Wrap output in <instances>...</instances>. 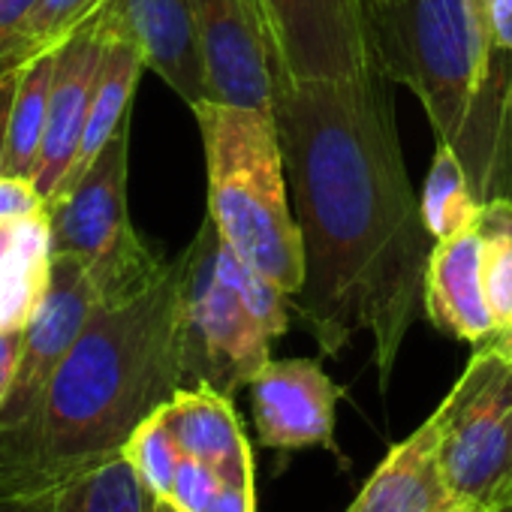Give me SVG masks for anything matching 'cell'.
I'll use <instances>...</instances> for the list:
<instances>
[{
    "instance_id": "f546056e",
    "label": "cell",
    "mask_w": 512,
    "mask_h": 512,
    "mask_svg": "<svg viewBox=\"0 0 512 512\" xmlns=\"http://www.w3.org/2000/svg\"><path fill=\"white\" fill-rule=\"evenodd\" d=\"M22 338H25V326L22 329H4L0 332V410H4L16 371H19V359H22Z\"/></svg>"
},
{
    "instance_id": "2e32d148",
    "label": "cell",
    "mask_w": 512,
    "mask_h": 512,
    "mask_svg": "<svg viewBox=\"0 0 512 512\" xmlns=\"http://www.w3.org/2000/svg\"><path fill=\"white\" fill-rule=\"evenodd\" d=\"M181 455L217 470L220 482H253V455L232 398L211 386H184L160 407Z\"/></svg>"
},
{
    "instance_id": "7c38bea8",
    "label": "cell",
    "mask_w": 512,
    "mask_h": 512,
    "mask_svg": "<svg viewBox=\"0 0 512 512\" xmlns=\"http://www.w3.org/2000/svg\"><path fill=\"white\" fill-rule=\"evenodd\" d=\"M247 389L263 446H323L335 452V404L341 389L317 359H269Z\"/></svg>"
},
{
    "instance_id": "836d02e7",
    "label": "cell",
    "mask_w": 512,
    "mask_h": 512,
    "mask_svg": "<svg viewBox=\"0 0 512 512\" xmlns=\"http://www.w3.org/2000/svg\"><path fill=\"white\" fill-rule=\"evenodd\" d=\"M440 512H491V509H485V506H479V503H470V500H452L449 506H443Z\"/></svg>"
},
{
    "instance_id": "484cf974",
    "label": "cell",
    "mask_w": 512,
    "mask_h": 512,
    "mask_svg": "<svg viewBox=\"0 0 512 512\" xmlns=\"http://www.w3.org/2000/svg\"><path fill=\"white\" fill-rule=\"evenodd\" d=\"M217 488H220V476L214 467H208L199 458L181 455L169 500L175 506H181L184 512H202L211 503V497L217 494Z\"/></svg>"
},
{
    "instance_id": "3957f363",
    "label": "cell",
    "mask_w": 512,
    "mask_h": 512,
    "mask_svg": "<svg viewBox=\"0 0 512 512\" xmlns=\"http://www.w3.org/2000/svg\"><path fill=\"white\" fill-rule=\"evenodd\" d=\"M190 109L205 148L208 217L250 269L293 299L305 250L272 106L202 100Z\"/></svg>"
},
{
    "instance_id": "4fadbf2b",
    "label": "cell",
    "mask_w": 512,
    "mask_h": 512,
    "mask_svg": "<svg viewBox=\"0 0 512 512\" xmlns=\"http://www.w3.org/2000/svg\"><path fill=\"white\" fill-rule=\"evenodd\" d=\"M103 46H106V34H103V22L97 10L85 25H79L55 49L49 124H46L43 154L34 172V187L40 190L46 202L55 196V190L67 178L82 148L91 94H94L100 61H103Z\"/></svg>"
},
{
    "instance_id": "e0dca14e",
    "label": "cell",
    "mask_w": 512,
    "mask_h": 512,
    "mask_svg": "<svg viewBox=\"0 0 512 512\" xmlns=\"http://www.w3.org/2000/svg\"><path fill=\"white\" fill-rule=\"evenodd\" d=\"M455 497L440 467L437 422L428 416L395 443L344 512H440Z\"/></svg>"
},
{
    "instance_id": "1f68e13d",
    "label": "cell",
    "mask_w": 512,
    "mask_h": 512,
    "mask_svg": "<svg viewBox=\"0 0 512 512\" xmlns=\"http://www.w3.org/2000/svg\"><path fill=\"white\" fill-rule=\"evenodd\" d=\"M0 512H49L46 500H0Z\"/></svg>"
},
{
    "instance_id": "44dd1931",
    "label": "cell",
    "mask_w": 512,
    "mask_h": 512,
    "mask_svg": "<svg viewBox=\"0 0 512 512\" xmlns=\"http://www.w3.org/2000/svg\"><path fill=\"white\" fill-rule=\"evenodd\" d=\"M151 491L124 452L88 467L64 482L49 500V512H151Z\"/></svg>"
},
{
    "instance_id": "83f0119b",
    "label": "cell",
    "mask_w": 512,
    "mask_h": 512,
    "mask_svg": "<svg viewBox=\"0 0 512 512\" xmlns=\"http://www.w3.org/2000/svg\"><path fill=\"white\" fill-rule=\"evenodd\" d=\"M37 4L40 0H0V61L10 55H28L19 52V37Z\"/></svg>"
},
{
    "instance_id": "d4e9b609",
    "label": "cell",
    "mask_w": 512,
    "mask_h": 512,
    "mask_svg": "<svg viewBox=\"0 0 512 512\" xmlns=\"http://www.w3.org/2000/svg\"><path fill=\"white\" fill-rule=\"evenodd\" d=\"M103 4L106 0H40L22 28L19 52L37 55L49 46H58L79 25H85Z\"/></svg>"
},
{
    "instance_id": "4dcf8cb0",
    "label": "cell",
    "mask_w": 512,
    "mask_h": 512,
    "mask_svg": "<svg viewBox=\"0 0 512 512\" xmlns=\"http://www.w3.org/2000/svg\"><path fill=\"white\" fill-rule=\"evenodd\" d=\"M202 512H256L253 482H220L217 494Z\"/></svg>"
},
{
    "instance_id": "8992f818",
    "label": "cell",
    "mask_w": 512,
    "mask_h": 512,
    "mask_svg": "<svg viewBox=\"0 0 512 512\" xmlns=\"http://www.w3.org/2000/svg\"><path fill=\"white\" fill-rule=\"evenodd\" d=\"M127 166L130 121L121 124L79 181L46 202L52 253L82 260L100 302H121L148 290L169 266L130 223Z\"/></svg>"
},
{
    "instance_id": "cb8c5ba5",
    "label": "cell",
    "mask_w": 512,
    "mask_h": 512,
    "mask_svg": "<svg viewBox=\"0 0 512 512\" xmlns=\"http://www.w3.org/2000/svg\"><path fill=\"white\" fill-rule=\"evenodd\" d=\"M133 470L139 473V479L145 482V488L151 491V497H169L172 494V479L181 461V449L172 437V431L166 428L160 410L154 416H148L124 443L121 449Z\"/></svg>"
},
{
    "instance_id": "d590c367",
    "label": "cell",
    "mask_w": 512,
    "mask_h": 512,
    "mask_svg": "<svg viewBox=\"0 0 512 512\" xmlns=\"http://www.w3.org/2000/svg\"><path fill=\"white\" fill-rule=\"evenodd\" d=\"M16 58H22V55H10V58H4V61H0V70H4V67H7L10 61H16Z\"/></svg>"
},
{
    "instance_id": "5bb4252c",
    "label": "cell",
    "mask_w": 512,
    "mask_h": 512,
    "mask_svg": "<svg viewBox=\"0 0 512 512\" xmlns=\"http://www.w3.org/2000/svg\"><path fill=\"white\" fill-rule=\"evenodd\" d=\"M103 10L187 106L211 100L190 0H106Z\"/></svg>"
},
{
    "instance_id": "30bf717a",
    "label": "cell",
    "mask_w": 512,
    "mask_h": 512,
    "mask_svg": "<svg viewBox=\"0 0 512 512\" xmlns=\"http://www.w3.org/2000/svg\"><path fill=\"white\" fill-rule=\"evenodd\" d=\"M208 97L232 106H272V40L260 0H190Z\"/></svg>"
},
{
    "instance_id": "6da1fadb",
    "label": "cell",
    "mask_w": 512,
    "mask_h": 512,
    "mask_svg": "<svg viewBox=\"0 0 512 512\" xmlns=\"http://www.w3.org/2000/svg\"><path fill=\"white\" fill-rule=\"evenodd\" d=\"M272 112L305 250L290 311L326 356L368 332L386 392L437 244L404 166L392 79L380 67L335 82L272 70Z\"/></svg>"
},
{
    "instance_id": "f1b7e54d",
    "label": "cell",
    "mask_w": 512,
    "mask_h": 512,
    "mask_svg": "<svg viewBox=\"0 0 512 512\" xmlns=\"http://www.w3.org/2000/svg\"><path fill=\"white\" fill-rule=\"evenodd\" d=\"M34 55H22L16 61H10L4 70H0V172H4V157H7V130H10V109H13V97L22 79V67L25 61Z\"/></svg>"
},
{
    "instance_id": "ac0fdd59",
    "label": "cell",
    "mask_w": 512,
    "mask_h": 512,
    "mask_svg": "<svg viewBox=\"0 0 512 512\" xmlns=\"http://www.w3.org/2000/svg\"><path fill=\"white\" fill-rule=\"evenodd\" d=\"M100 22H103L106 46H103V61H100V70H97L94 94H91V109H88V121H85L82 148L76 154L73 169L67 172L61 187L55 190V196L64 193L73 181H79L82 172L94 163V157L106 148V142L121 130V124L130 121V109H133L139 79L148 70L139 46L106 16L103 7H100Z\"/></svg>"
},
{
    "instance_id": "5b68a950",
    "label": "cell",
    "mask_w": 512,
    "mask_h": 512,
    "mask_svg": "<svg viewBox=\"0 0 512 512\" xmlns=\"http://www.w3.org/2000/svg\"><path fill=\"white\" fill-rule=\"evenodd\" d=\"M365 16L377 67L419 97L437 145L461 157L485 85L479 0H365Z\"/></svg>"
},
{
    "instance_id": "7402d4cb",
    "label": "cell",
    "mask_w": 512,
    "mask_h": 512,
    "mask_svg": "<svg viewBox=\"0 0 512 512\" xmlns=\"http://www.w3.org/2000/svg\"><path fill=\"white\" fill-rule=\"evenodd\" d=\"M419 208L434 241H446L461 232H470L482 217V202L467 178V169L449 145H437L434 151L419 196Z\"/></svg>"
},
{
    "instance_id": "d6a6232c",
    "label": "cell",
    "mask_w": 512,
    "mask_h": 512,
    "mask_svg": "<svg viewBox=\"0 0 512 512\" xmlns=\"http://www.w3.org/2000/svg\"><path fill=\"white\" fill-rule=\"evenodd\" d=\"M488 347H494L497 353H503V356H509V359H512V326H509V329H503V332H497V335L488 341Z\"/></svg>"
},
{
    "instance_id": "ffe728a7",
    "label": "cell",
    "mask_w": 512,
    "mask_h": 512,
    "mask_svg": "<svg viewBox=\"0 0 512 512\" xmlns=\"http://www.w3.org/2000/svg\"><path fill=\"white\" fill-rule=\"evenodd\" d=\"M55 49L49 46L25 61L22 79L13 97L10 109V130H7V157L4 172L13 178H31L37 172L46 124H49V94H52V76H55Z\"/></svg>"
},
{
    "instance_id": "9c48e42d",
    "label": "cell",
    "mask_w": 512,
    "mask_h": 512,
    "mask_svg": "<svg viewBox=\"0 0 512 512\" xmlns=\"http://www.w3.org/2000/svg\"><path fill=\"white\" fill-rule=\"evenodd\" d=\"M97 305L100 293L82 260L70 253H52L46 287L25 323L22 359L10 398L0 410V431L19 428L37 410L52 374L85 332Z\"/></svg>"
},
{
    "instance_id": "8d00e7d4",
    "label": "cell",
    "mask_w": 512,
    "mask_h": 512,
    "mask_svg": "<svg viewBox=\"0 0 512 512\" xmlns=\"http://www.w3.org/2000/svg\"><path fill=\"white\" fill-rule=\"evenodd\" d=\"M503 512H512V506H509V509H503Z\"/></svg>"
},
{
    "instance_id": "d6986e66",
    "label": "cell",
    "mask_w": 512,
    "mask_h": 512,
    "mask_svg": "<svg viewBox=\"0 0 512 512\" xmlns=\"http://www.w3.org/2000/svg\"><path fill=\"white\" fill-rule=\"evenodd\" d=\"M52 238L46 211L19 223H0V332L22 329L49 278Z\"/></svg>"
},
{
    "instance_id": "e575fe53",
    "label": "cell",
    "mask_w": 512,
    "mask_h": 512,
    "mask_svg": "<svg viewBox=\"0 0 512 512\" xmlns=\"http://www.w3.org/2000/svg\"><path fill=\"white\" fill-rule=\"evenodd\" d=\"M151 512H184V509L175 506L169 497H154V500H151Z\"/></svg>"
},
{
    "instance_id": "277c9868",
    "label": "cell",
    "mask_w": 512,
    "mask_h": 512,
    "mask_svg": "<svg viewBox=\"0 0 512 512\" xmlns=\"http://www.w3.org/2000/svg\"><path fill=\"white\" fill-rule=\"evenodd\" d=\"M178 263L184 386L235 395L290 329V299L250 269L205 217Z\"/></svg>"
},
{
    "instance_id": "52a82bcc",
    "label": "cell",
    "mask_w": 512,
    "mask_h": 512,
    "mask_svg": "<svg viewBox=\"0 0 512 512\" xmlns=\"http://www.w3.org/2000/svg\"><path fill=\"white\" fill-rule=\"evenodd\" d=\"M452 497L491 512L512 506V359L482 344L431 413Z\"/></svg>"
},
{
    "instance_id": "4316f807",
    "label": "cell",
    "mask_w": 512,
    "mask_h": 512,
    "mask_svg": "<svg viewBox=\"0 0 512 512\" xmlns=\"http://www.w3.org/2000/svg\"><path fill=\"white\" fill-rule=\"evenodd\" d=\"M46 211V199L31 178L0 175V223H19Z\"/></svg>"
},
{
    "instance_id": "9a60e30c",
    "label": "cell",
    "mask_w": 512,
    "mask_h": 512,
    "mask_svg": "<svg viewBox=\"0 0 512 512\" xmlns=\"http://www.w3.org/2000/svg\"><path fill=\"white\" fill-rule=\"evenodd\" d=\"M422 305L428 320L458 341L482 347L497 335V320L485 296L482 244L476 229L431 247Z\"/></svg>"
},
{
    "instance_id": "7a4b0ae2",
    "label": "cell",
    "mask_w": 512,
    "mask_h": 512,
    "mask_svg": "<svg viewBox=\"0 0 512 512\" xmlns=\"http://www.w3.org/2000/svg\"><path fill=\"white\" fill-rule=\"evenodd\" d=\"M178 389L184 353L172 260L148 290L100 302L37 410L0 431V500H49L73 476L118 455Z\"/></svg>"
},
{
    "instance_id": "ba28073f",
    "label": "cell",
    "mask_w": 512,
    "mask_h": 512,
    "mask_svg": "<svg viewBox=\"0 0 512 512\" xmlns=\"http://www.w3.org/2000/svg\"><path fill=\"white\" fill-rule=\"evenodd\" d=\"M260 10L272 70L293 82H335L377 67L365 0H260Z\"/></svg>"
},
{
    "instance_id": "603a6c76",
    "label": "cell",
    "mask_w": 512,
    "mask_h": 512,
    "mask_svg": "<svg viewBox=\"0 0 512 512\" xmlns=\"http://www.w3.org/2000/svg\"><path fill=\"white\" fill-rule=\"evenodd\" d=\"M482 244V278L497 332L512 326V199H494L482 205L476 223Z\"/></svg>"
},
{
    "instance_id": "8fae6325",
    "label": "cell",
    "mask_w": 512,
    "mask_h": 512,
    "mask_svg": "<svg viewBox=\"0 0 512 512\" xmlns=\"http://www.w3.org/2000/svg\"><path fill=\"white\" fill-rule=\"evenodd\" d=\"M485 85L461 163L479 202L512 199V0H479Z\"/></svg>"
}]
</instances>
